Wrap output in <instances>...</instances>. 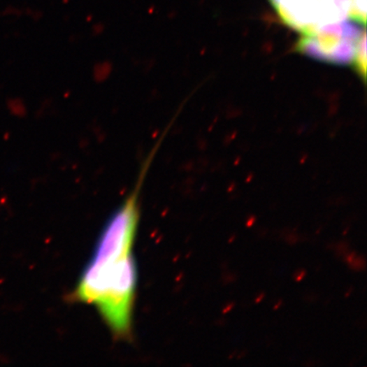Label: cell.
<instances>
[{"label": "cell", "instance_id": "1", "mask_svg": "<svg viewBox=\"0 0 367 367\" xmlns=\"http://www.w3.org/2000/svg\"><path fill=\"white\" fill-rule=\"evenodd\" d=\"M140 204L128 197L110 217L73 293V299L96 308L117 339L132 335L137 270L133 255Z\"/></svg>", "mask_w": 367, "mask_h": 367}, {"label": "cell", "instance_id": "2", "mask_svg": "<svg viewBox=\"0 0 367 367\" xmlns=\"http://www.w3.org/2000/svg\"><path fill=\"white\" fill-rule=\"evenodd\" d=\"M285 24L302 34H314L350 18V0H270Z\"/></svg>", "mask_w": 367, "mask_h": 367}, {"label": "cell", "instance_id": "3", "mask_svg": "<svg viewBox=\"0 0 367 367\" xmlns=\"http://www.w3.org/2000/svg\"><path fill=\"white\" fill-rule=\"evenodd\" d=\"M366 38V31L360 27L343 22L314 34H303L297 49L322 62L353 64L361 43Z\"/></svg>", "mask_w": 367, "mask_h": 367}, {"label": "cell", "instance_id": "4", "mask_svg": "<svg viewBox=\"0 0 367 367\" xmlns=\"http://www.w3.org/2000/svg\"><path fill=\"white\" fill-rule=\"evenodd\" d=\"M350 18L366 26V0H350Z\"/></svg>", "mask_w": 367, "mask_h": 367}, {"label": "cell", "instance_id": "5", "mask_svg": "<svg viewBox=\"0 0 367 367\" xmlns=\"http://www.w3.org/2000/svg\"><path fill=\"white\" fill-rule=\"evenodd\" d=\"M305 275H306L305 271H300L298 272L297 275H295V280L297 282H301L302 280L305 278Z\"/></svg>", "mask_w": 367, "mask_h": 367}, {"label": "cell", "instance_id": "6", "mask_svg": "<svg viewBox=\"0 0 367 367\" xmlns=\"http://www.w3.org/2000/svg\"><path fill=\"white\" fill-rule=\"evenodd\" d=\"M256 220H257V218H256L255 216H250V218H248V220H247L246 226L248 228L252 227L255 224Z\"/></svg>", "mask_w": 367, "mask_h": 367}, {"label": "cell", "instance_id": "7", "mask_svg": "<svg viewBox=\"0 0 367 367\" xmlns=\"http://www.w3.org/2000/svg\"><path fill=\"white\" fill-rule=\"evenodd\" d=\"M235 306V303H230V305H226V307L224 308V310H222V313L223 314H226L229 312V311H231L233 308H234Z\"/></svg>", "mask_w": 367, "mask_h": 367}, {"label": "cell", "instance_id": "8", "mask_svg": "<svg viewBox=\"0 0 367 367\" xmlns=\"http://www.w3.org/2000/svg\"><path fill=\"white\" fill-rule=\"evenodd\" d=\"M355 259V254L354 252H352V254H350L348 257H347L346 260L348 263H352L354 260Z\"/></svg>", "mask_w": 367, "mask_h": 367}, {"label": "cell", "instance_id": "9", "mask_svg": "<svg viewBox=\"0 0 367 367\" xmlns=\"http://www.w3.org/2000/svg\"><path fill=\"white\" fill-rule=\"evenodd\" d=\"M264 294H260V295L259 296V297H257V298H256L255 302L257 303H260V302L262 301V300L264 299Z\"/></svg>", "mask_w": 367, "mask_h": 367}, {"label": "cell", "instance_id": "10", "mask_svg": "<svg viewBox=\"0 0 367 367\" xmlns=\"http://www.w3.org/2000/svg\"><path fill=\"white\" fill-rule=\"evenodd\" d=\"M282 301H279L278 303H276V305L274 307V310H275L279 309V308L282 306Z\"/></svg>", "mask_w": 367, "mask_h": 367}, {"label": "cell", "instance_id": "11", "mask_svg": "<svg viewBox=\"0 0 367 367\" xmlns=\"http://www.w3.org/2000/svg\"><path fill=\"white\" fill-rule=\"evenodd\" d=\"M235 238H236V236L233 235L231 236V238H230V240H229V243H231L234 242Z\"/></svg>", "mask_w": 367, "mask_h": 367}]
</instances>
